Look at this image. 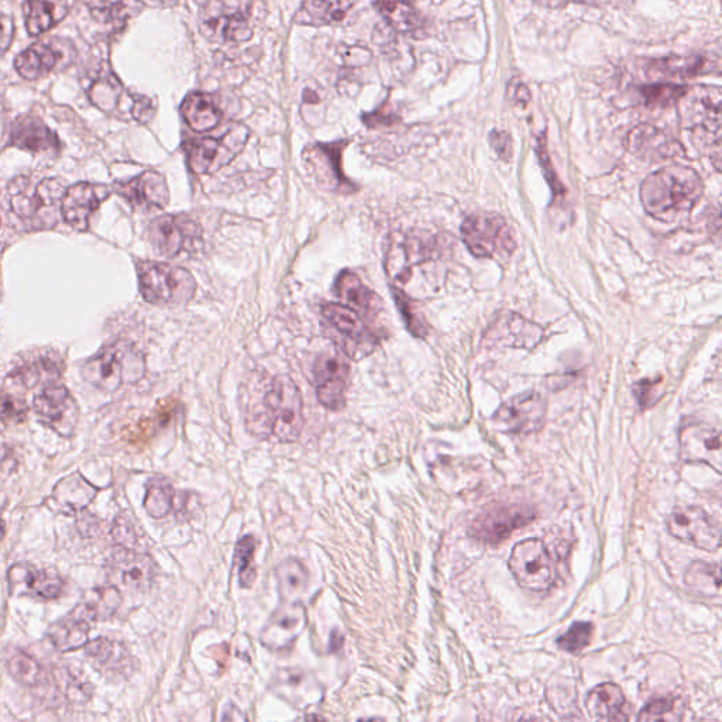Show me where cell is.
I'll return each instance as SVG.
<instances>
[{
    "instance_id": "cell-1",
    "label": "cell",
    "mask_w": 722,
    "mask_h": 722,
    "mask_svg": "<svg viewBox=\"0 0 722 722\" xmlns=\"http://www.w3.org/2000/svg\"><path fill=\"white\" fill-rule=\"evenodd\" d=\"M442 242L429 233L395 237L387 252V273L398 290L415 297H429L439 290L443 260Z\"/></svg>"
},
{
    "instance_id": "cell-2",
    "label": "cell",
    "mask_w": 722,
    "mask_h": 722,
    "mask_svg": "<svg viewBox=\"0 0 722 722\" xmlns=\"http://www.w3.org/2000/svg\"><path fill=\"white\" fill-rule=\"evenodd\" d=\"M247 429L261 438L294 443L305 426L304 401L298 385L288 376L270 381L261 402H252L246 414Z\"/></svg>"
},
{
    "instance_id": "cell-3",
    "label": "cell",
    "mask_w": 722,
    "mask_h": 722,
    "mask_svg": "<svg viewBox=\"0 0 722 722\" xmlns=\"http://www.w3.org/2000/svg\"><path fill=\"white\" fill-rule=\"evenodd\" d=\"M703 192V180L693 168L670 165L645 178L641 185V202L652 218L672 223L693 211Z\"/></svg>"
},
{
    "instance_id": "cell-4",
    "label": "cell",
    "mask_w": 722,
    "mask_h": 722,
    "mask_svg": "<svg viewBox=\"0 0 722 722\" xmlns=\"http://www.w3.org/2000/svg\"><path fill=\"white\" fill-rule=\"evenodd\" d=\"M63 182L55 178L36 181L19 177L9 184L12 211L32 229H51L58 222V213L65 195Z\"/></svg>"
},
{
    "instance_id": "cell-5",
    "label": "cell",
    "mask_w": 722,
    "mask_h": 722,
    "mask_svg": "<svg viewBox=\"0 0 722 722\" xmlns=\"http://www.w3.org/2000/svg\"><path fill=\"white\" fill-rule=\"evenodd\" d=\"M680 103L683 126L693 142L721 168V95L717 88L701 87L687 91Z\"/></svg>"
},
{
    "instance_id": "cell-6",
    "label": "cell",
    "mask_w": 722,
    "mask_h": 722,
    "mask_svg": "<svg viewBox=\"0 0 722 722\" xmlns=\"http://www.w3.org/2000/svg\"><path fill=\"white\" fill-rule=\"evenodd\" d=\"M140 292L149 304L178 307L187 305L197 292V280L185 268L158 263L137 261Z\"/></svg>"
},
{
    "instance_id": "cell-7",
    "label": "cell",
    "mask_w": 722,
    "mask_h": 722,
    "mask_svg": "<svg viewBox=\"0 0 722 722\" xmlns=\"http://www.w3.org/2000/svg\"><path fill=\"white\" fill-rule=\"evenodd\" d=\"M250 139L249 127L232 123L218 137H201L187 143L188 165L195 174H213L232 163Z\"/></svg>"
},
{
    "instance_id": "cell-8",
    "label": "cell",
    "mask_w": 722,
    "mask_h": 722,
    "mask_svg": "<svg viewBox=\"0 0 722 722\" xmlns=\"http://www.w3.org/2000/svg\"><path fill=\"white\" fill-rule=\"evenodd\" d=\"M463 242L477 259H493L514 253V233L503 216L497 213H476L464 220Z\"/></svg>"
},
{
    "instance_id": "cell-9",
    "label": "cell",
    "mask_w": 722,
    "mask_h": 722,
    "mask_svg": "<svg viewBox=\"0 0 722 722\" xmlns=\"http://www.w3.org/2000/svg\"><path fill=\"white\" fill-rule=\"evenodd\" d=\"M508 566L519 586L526 590L541 593L555 581L552 556L539 538L525 539L515 545Z\"/></svg>"
},
{
    "instance_id": "cell-10",
    "label": "cell",
    "mask_w": 722,
    "mask_h": 722,
    "mask_svg": "<svg viewBox=\"0 0 722 722\" xmlns=\"http://www.w3.org/2000/svg\"><path fill=\"white\" fill-rule=\"evenodd\" d=\"M322 315L336 333V342L343 353L353 360H360L376 350L378 338L367 323L353 309L343 304H323Z\"/></svg>"
},
{
    "instance_id": "cell-11",
    "label": "cell",
    "mask_w": 722,
    "mask_h": 722,
    "mask_svg": "<svg viewBox=\"0 0 722 722\" xmlns=\"http://www.w3.org/2000/svg\"><path fill=\"white\" fill-rule=\"evenodd\" d=\"M253 3L211 2L201 10V27L206 36L230 43H243L252 39L250 16Z\"/></svg>"
},
{
    "instance_id": "cell-12",
    "label": "cell",
    "mask_w": 722,
    "mask_h": 722,
    "mask_svg": "<svg viewBox=\"0 0 722 722\" xmlns=\"http://www.w3.org/2000/svg\"><path fill=\"white\" fill-rule=\"evenodd\" d=\"M349 142L316 143L308 146L302 154L309 175L318 182L319 187L328 191L350 194L356 189L353 182L347 180L342 170V156Z\"/></svg>"
},
{
    "instance_id": "cell-13",
    "label": "cell",
    "mask_w": 722,
    "mask_h": 722,
    "mask_svg": "<svg viewBox=\"0 0 722 722\" xmlns=\"http://www.w3.org/2000/svg\"><path fill=\"white\" fill-rule=\"evenodd\" d=\"M668 529L673 538L696 548L715 552L721 548V529L703 508L680 507L669 515Z\"/></svg>"
},
{
    "instance_id": "cell-14",
    "label": "cell",
    "mask_w": 722,
    "mask_h": 722,
    "mask_svg": "<svg viewBox=\"0 0 722 722\" xmlns=\"http://www.w3.org/2000/svg\"><path fill=\"white\" fill-rule=\"evenodd\" d=\"M546 402L535 391L504 402L493 416L495 428L512 435L538 432L545 422Z\"/></svg>"
},
{
    "instance_id": "cell-15",
    "label": "cell",
    "mask_w": 722,
    "mask_h": 722,
    "mask_svg": "<svg viewBox=\"0 0 722 722\" xmlns=\"http://www.w3.org/2000/svg\"><path fill=\"white\" fill-rule=\"evenodd\" d=\"M136 356L129 347L113 345L105 347L82 367V376L99 390L116 391L126 380H139L140 376L130 370L127 360Z\"/></svg>"
},
{
    "instance_id": "cell-16",
    "label": "cell",
    "mask_w": 722,
    "mask_h": 722,
    "mask_svg": "<svg viewBox=\"0 0 722 722\" xmlns=\"http://www.w3.org/2000/svg\"><path fill=\"white\" fill-rule=\"evenodd\" d=\"M312 383L323 407L342 411L346 407L347 387L350 383V366L340 356L322 354L312 367Z\"/></svg>"
},
{
    "instance_id": "cell-17",
    "label": "cell",
    "mask_w": 722,
    "mask_h": 722,
    "mask_svg": "<svg viewBox=\"0 0 722 722\" xmlns=\"http://www.w3.org/2000/svg\"><path fill=\"white\" fill-rule=\"evenodd\" d=\"M108 573L116 589L122 587L134 593H144L153 584L156 565L146 553L120 546L109 560Z\"/></svg>"
},
{
    "instance_id": "cell-18",
    "label": "cell",
    "mask_w": 722,
    "mask_h": 722,
    "mask_svg": "<svg viewBox=\"0 0 722 722\" xmlns=\"http://www.w3.org/2000/svg\"><path fill=\"white\" fill-rule=\"evenodd\" d=\"M535 518V512L522 505H497L474 519L470 532L474 538L488 545L504 541L515 529L522 528Z\"/></svg>"
},
{
    "instance_id": "cell-19",
    "label": "cell",
    "mask_w": 722,
    "mask_h": 722,
    "mask_svg": "<svg viewBox=\"0 0 722 722\" xmlns=\"http://www.w3.org/2000/svg\"><path fill=\"white\" fill-rule=\"evenodd\" d=\"M147 237L157 254L173 259L198 239L199 228L187 216L164 215L150 223Z\"/></svg>"
},
{
    "instance_id": "cell-20",
    "label": "cell",
    "mask_w": 722,
    "mask_h": 722,
    "mask_svg": "<svg viewBox=\"0 0 722 722\" xmlns=\"http://www.w3.org/2000/svg\"><path fill=\"white\" fill-rule=\"evenodd\" d=\"M37 415L63 436H71L78 421V405L70 391L57 383L46 385L34 398Z\"/></svg>"
},
{
    "instance_id": "cell-21",
    "label": "cell",
    "mask_w": 722,
    "mask_h": 722,
    "mask_svg": "<svg viewBox=\"0 0 722 722\" xmlns=\"http://www.w3.org/2000/svg\"><path fill=\"white\" fill-rule=\"evenodd\" d=\"M680 455L684 462L706 463L715 471L722 467L721 433L707 424H686L680 431Z\"/></svg>"
},
{
    "instance_id": "cell-22",
    "label": "cell",
    "mask_w": 722,
    "mask_h": 722,
    "mask_svg": "<svg viewBox=\"0 0 722 722\" xmlns=\"http://www.w3.org/2000/svg\"><path fill=\"white\" fill-rule=\"evenodd\" d=\"M112 194V189L106 185L79 182L65 191L61 215L65 222L79 232L89 229L91 216L98 211L102 202Z\"/></svg>"
},
{
    "instance_id": "cell-23",
    "label": "cell",
    "mask_w": 722,
    "mask_h": 722,
    "mask_svg": "<svg viewBox=\"0 0 722 722\" xmlns=\"http://www.w3.org/2000/svg\"><path fill=\"white\" fill-rule=\"evenodd\" d=\"M113 189L137 211H161L170 204V188L157 171H146L133 180L118 182Z\"/></svg>"
},
{
    "instance_id": "cell-24",
    "label": "cell",
    "mask_w": 722,
    "mask_h": 722,
    "mask_svg": "<svg viewBox=\"0 0 722 722\" xmlns=\"http://www.w3.org/2000/svg\"><path fill=\"white\" fill-rule=\"evenodd\" d=\"M627 146L635 157L649 163H660L684 156L682 144L652 125H641L632 129L627 137Z\"/></svg>"
},
{
    "instance_id": "cell-25",
    "label": "cell",
    "mask_w": 722,
    "mask_h": 722,
    "mask_svg": "<svg viewBox=\"0 0 722 722\" xmlns=\"http://www.w3.org/2000/svg\"><path fill=\"white\" fill-rule=\"evenodd\" d=\"M305 625H307V615L301 604L292 601L281 605L268 620L261 634V642L273 651H283L288 646L294 645Z\"/></svg>"
},
{
    "instance_id": "cell-26",
    "label": "cell",
    "mask_w": 722,
    "mask_h": 722,
    "mask_svg": "<svg viewBox=\"0 0 722 722\" xmlns=\"http://www.w3.org/2000/svg\"><path fill=\"white\" fill-rule=\"evenodd\" d=\"M335 291L338 297L345 301L346 307L353 309L364 322H376L384 311L383 299L370 290L353 271L346 270L339 274Z\"/></svg>"
},
{
    "instance_id": "cell-27",
    "label": "cell",
    "mask_w": 722,
    "mask_h": 722,
    "mask_svg": "<svg viewBox=\"0 0 722 722\" xmlns=\"http://www.w3.org/2000/svg\"><path fill=\"white\" fill-rule=\"evenodd\" d=\"M542 338L541 326L517 314H508L498 319L487 332L488 342L515 349H534Z\"/></svg>"
},
{
    "instance_id": "cell-28",
    "label": "cell",
    "mask_w": 722,
    "mask_h": 722,
    "mask_svg": "<svg viewBox=\"0 0 722 722\" xmlns=\"http://www.w3.org/2000/svg\"><path fill=\"white\" fill-rule=\"evenodd\" d=\"M85 655L96 670L109 677H126L136 668L129 649L109 638H96L88 642Z\"/></svg>"
},
{
    "instance_id": "cell-29",
    "label": "cell",
    "mask_w": 722,
    "mask_h": 722,
    "mask_svg": "<svg viewBox=\"0 0 722 722\" xmlns=\"http://www.w3.org/2000/svg\"><path fill=\"white\" fill-rule=\"evenodd\" d=\"M9 143L17 149L48 153L60 150L57 134L36 116H20L10 129Z\"/></svg>"
},
{
    "instance_id": "cell-30",
    "label": "cell",
    "mask_w": 722,
    "mask_h": 722,
    "mask_svg": "<svg viewBox=\"0 0 722 722\" xmlns=\"http://www.w3.org/2000/svg\"><path fill=\"white\" fill-rule=\"evenodd\" d=\"M586 706L594 722H629L631 707L617 684L603 683L591 690Z\"/></svg>"
},
{
    "instance_id": "cell-31",
    "label": "cell",
    "mask_w": 722,
    "mask_h": 722,
    "mask_svg": "<svg viewBox=\"0 0 722 722\" xmlns=\"http://www.w3.org/2000/svg\"><path fill=\"white\" fill-rule=\"evenodd\" d=\"M9 580L13 587H22L24 593H32L46 600L60 596L64 587L63 579L54 570H40L26 565L13 566Z\"/></svg>"
},
{
    "instance_id": "cell-32",
    "label": "cell",
    "mask_w": 722,
    "mask_h": 722,
    "mask_svg": "<svg viewBox=\"0 0 722 722\" xmlns=\"http://www.w3.org/2000/svg\"><path fill=\"white\" fill-rule=\"evenodd\" d=\"M61 60L67 61L63 48L57 44L37 43L17 55L15 67L23 78L33 81L50 74Z\"/></svg>"
},
{
    "instance_id": "cell-33",
    "label": "cell",
    "mask_w": 722,
    "mask_h": 722,
    "mask_svg": "<svg viewBox=\"0 0 722 722\" xmlns=\"http://www.w3.org/2000/svg\"><path fill=\"white\" fill-rule=\"evenodd\" d=\"M96 493L98 491L91 483H88L81 474L75 473L55 486L51 500L57 511L75 514L84 510L94 500Z\"/></svg>"
},
{
    "instance_id": "cell-34",
    "label": "cell",
    "mask_w": 722,
    "mask_h": 722,
    "mask_svg": "<svg viewBox=\"0 0 722 722\" xmlns=\"http://www.w3.org/2000/svg\"><path fill=\"white\" fill-rule=\"evenodd\" d=\"M181 113L187 125L197 133L211 132L222 119V110L212 96L202 92L189 94L182 102Z\"/></svg>"
},
{
    "instance_id": "cell-35",
    "label": "cell",
    "mask_w": 722,
    "mask_h": 722,
    "mask_svg": "<svg viewBox=\"0 0 722 722\" xmlns=\"http://www.w3.org/2000/svg\"><path fill=\"white\" fill-rule=\"evenodd\" d=\"M122 604V594L115 586L98 587L85 594L84 601L74 614L84 620L108 621Z\"/></svg>"
},
{
    "instance_id": "cell-36",
    "label": "cell",
    "mask_w": 722,
    "mask_h": 722,
    "mask_svg": "<svg viewBox=\"0 0 722 722\" xmlns=\"http://www.w3.org/2000/svg\"><path fill=\"white\" fill-rule=\"evenodd\" d=\"M48 639L61 652L77 651L89 642V622L72 614L67 620L55 622L48 629Z\"/></svg>"
},
{
    "instance_id": "cell-37",
    "label": "cell",
    "mask_w": 722,
    "mask_h": 722,
    "mask_svg": "<svg viewBox=\"0 0 722 722\" xmlns=\"http://www.w3.org/2000/svg\"><path fill=\"white\" fill-rule=\"evenodd\" d=\"M354 2H328V0H309L302 3L295 16V22L305 26H329L342 22Z\"/></svg>"
},
{
    "instance_id": "cell-38",
    "label": "cell",
    "mask_w": 722,
    "mask_h": 722,
    "mask_svg": "<svg viewBox=\"0 0 722 722\" xmlns=\"http://www.w3.org/2000/svg\"><path fill=\"white\" fill-rule=\"evenodd\" d=\"M27 32L32 36L53 29L70 12V5L65 2H29L24 3Z\"/></svg>"
},
{
    "instance_id": "cell-39",
    "label": "cell",
    "mask_w": 722,
    "mask_h": 722,
    "mask_svg": "<svg viewBox=\"0 0 722 722\" xmlns=\"http://www.w3.org/2000/svg\"><path fill=\"white\" fill-rule=\"evenodd\" d=\"M684 581L691 591L700 596H718L721 589L720 565L697 560V562L691 563L687 569Z\"/></svg>"
},
{
    "instance_id": "cell-40",
    "label": "cell",
    "mask_w": 722,
    "mask_h": 722,
    "mask_svg": "<svg viewBox=\"0 0 722 722\" xmlns=\"http://www.w3.org/2000/svg\"><path fill=\"white\" fill-rule=\"evenodd\" d=\"M374 6L397 32L415 34L424 29L421 13L409 3L378 2Z\"/></svg>"
},
{
    "instance_id": "cell-41",
    "label": "cell",
    "mask_w": 722,
    "mask_h": 722,
    "mask_svg": "<svg viewBox=\"0 0 722 722\" xmlns=\"http://www.w3.org/2000/svg\"><path fill=\"white\" fill-rule=\"evenodd\" d=\"M278 590L281 596L292 603L307 590L309 574L307 567L297 559H287L277 567Z\"/></svg>"
},
{
    "instance_id": "cell-42",
    "label": "cell",
    "mask_w": 722,
    "mask_h": 722,
    "mask_svg": "<svg viewBox=\"0 0 722 722\" xmlns=\"http://www.w3.org/2000/svg\"><path fill=\"white\" fill-rule=\"evenodd\" d=\"M63 364L53 356H40L24 364L16 371V376L27 387H36L39 384H54L61 376Z\"/></svg>"
},
{
    "instance_id": "cell-43",
    "label": "cell",
    "mask_w": 722,
    "mask_h": 722,
    "mask_svg": "<svg viewBox=\"0 0 722 722\" xmlns=\"http://www.w3.org/2000/svg\"><path fill=\"white\" fill-rule=\"evenodd\" d=\"M706 68V58L701 57V55H691V57L677 55V57L660 58V60L652 61L651 64V70L669 78L694 77V75L704 74Z\"/></svg>"
},
{
    "instance_id": "cell-44",
    "label": "cell",
    "mask_w": 722,
    "mask_h": 722,
    "mask_svg": "<svg viewBox=\"0 0 722 722\" xmlns=\"http://www.w3.org/2000/svg\"><path fill=\"white\" fill-rule=\"evenodd\" d=\"M175 505V490L173 484L165 479H151L147 483L144 508L150 517L164 518L173 511Z\"/></svg>"
},
{
    "instance_id": "cell-45",
    "label": "cell",
    "mask_w": 722,
    "mask_h": 722,
    "mask_svg": "<svg viewBox=\"0 0 722 722\" xmlns=\"http://www.w3.org/2000/svg\"><path fill=\"white\" fill-rule=\"evenodd\" d=\"M10 675L23 686H37L43 680V668L36 659L22 651H13L6 660Z\"/></svg>"
},
{
    "instance_id": "cell-46",
    "label": "cell",
    "mask_w": 722,
    "mask_h": 722,
    "mask_svg": "<svg viewBox=\"0 0 722 722\" xmlns=\"http://www.w3.org/2000/svg\"><path fill=\"white\" fill-rule=\"evenodd\" d=\"M256 550L257 541L252 535L243 536V538L237 542L235 553L236 567L237 573H239L240 586L244 587V589H250L254 581H256L257 570L256 563H254Z\"/></svg>"
},
{
    "instance_id": "cell-47",
    "label": "cell",
    "mask_w": 722,
    "mask_h": 722,
    "mask_svg": "<svg viewBox=\"0 0 722 722\" xmlns=\"http://www.w3.org/2000/svg\"><path fill=\"white\" fill-rule=\"evenodd\" d=\"M689 88L676 84H651L641 88V95L646 105L652 108H670L677 105Z\"/></svg>"
},
{
    "instance_id": "cell-48",
    "label": "cell",
    "mask_w": 722,
    "mask_h": 722,
    "mask_svg": "<svg viewBox=\"0 0 722 722\" xmlns=\"http://www.w3.org/2000/svg\"><path fill=\"white\" fill-rule=\"evenodd\" d=\"M391 291H393L395 304L400 309L409 332L416 338H424V336L428 335V323H426L424 315L419 312L412 298L398 290V288L393 287Z\"/></svg>"
},
{
    "instance_id": "cell-49",
    "label": "cell",
    "mask_w": 722,
    "mask_h": 722,
    "mask_svg": "<svg viewBox=\"0 0 722 722\" xmlns=\"http://www.w3.org/2000/svg\"><path fill=\"white\" fill-rule=\"evenodd\" d=\"M122 95V87H120L118 79L109 75L96 81L92 87L89 96L92 102L99 108L112 112L119 105V96Z\"/></svg>"
},
{
    "instance_id": "cell-50",
    "label": "cell",
    "mask_w": 722,
    "mask_h": 722,
    "mask_svg": "<svg viewBox=\"0 0 722 722\" xmlns=\"http://www.w3.org/2000/svg\"><path fill=\"white\" fill-rule=\"evenodd\" d=\"M680 710L676 699H656L646 704L636 722H679Z\"/></svg>"
},
{
    "instance_id": "cell-51",
    "label": "cell",
    "mask_w": 722,
    "mask_h": 722,
    "mask_svg": "<svg viewBox=\"0 0 722 722\" xmlns=\"http://www.w3.org/2000/svg\"><path fill=\"white\" fill-rule=\"evenodd\" d=\"M593 636V625L590 622H574L567 632L560 636L558 645L563 651L576 653L589 646Z\"/></svg>"
},
{
    "instance_id": "cell-52",
    "label": "cell",
    "mask_w": 722,
    "mask_h": 722,
    "mask_svg": "<svg viewBox=\"0 0 722 722\" xmlns=\"http://www.w3.org/2000/svg\"><path fill=\"white\" fill-rule=\"evenodd\" d=\"M27 412L29 409L24 400L9 394L0 397V421L6 425L22 424L26 421Z\"/></svg>"
},
{
    "instance_id": "cell-53",
    "label": "cell",
    "mask_w": 722,
    "mask_h": 722,
    "mask_svg": "<svg viewBox=\"0 0 722 722\" xmlns=\"http://www.w3.org/2000/svg\"><path fill=\"white\" fill-rule=\"evenodd\" d=\"M491 147L497 156L504 161H510L512 157V139L510 133L494 130L490 134Z\"/></svg>"
},
{
    "instance_id": "cell-54",
    "label": "cell",
    "mask_w": 722,
    "mask_h": 722,
    "mask_svg": "<svg viewBox=\"0 0 722 722\" xmlns=\"http://www.w3.org/2000/svg\"><path fill=\"white\" fill-rule=\"evenodd\" d=\"M113 535L116 541L122 545V548L133 549L132 546L136 542V532L133 525L125 518H119L113 528Z\"/></svg>"
},
{
    "instance_id": "cell-55",
    "label": "cell",
    "mask_w": 722,
    "mask_h": 722,
    "mask_svg": "<svg viewBox=\"0 0 722 722\" xmlns=\"http://www.w3.org/2000/svg\"><path fill=\"white\" fill-rule=\"evenodd\" d=\"M660 384V380L658 381H641L638 385L635 387V394L636 398H638L639 404H641L642 408H649L652 407V401L651 398H649V394H652V397H655L656 400H658V397H656V391H658Z\"/></svg>"
},
{
    "instance_id": "cell-56",
    "label": "cell",
    "mask_w": 722,
    "mask_h": 722,
    "mask_svg": "<svg viewBox=\"0 0 722 722\" xmlns=\"http://www.w3.org/2000/svg\"><path fill=\"white\" fill-rule=\"evenodd\" d=\"M15 37V22L12 17L0 15V55L5 54Z\"/></svg>"
},
{
    "instance_id": "cell-57",
    "label": "cell",
    "mask_w": 722,
    "mask_h": 722,
    "mask_svg": "<svg viewBox=\"0 0 722 722\" xmlns=\"http://www.w3.org/2000/svg\"><path fill=\"white\" fill-rule=\"evenodd\" d=\"M220 722H247V720L246 715L242 713L240 708L233 706V704H228V706L223 708Z\"/></svg>"
},
{
    "instance_id": "cell-58",
    "label": "cell",
    "mask_w": 722,
    "mask_h": 722,
    "mask_svg": "<svg viewBox=\"0 0 722 722\" xmlns=\"http://www.w3.org/2000/svg\"><path fill=\"white\" fill-rule=\"evenodd\" d=\"M529 98H531V96H529L528 88H526L524 84H521V82H519V84L517 85V91H515V99H517L518 103L526 105V103H528L529 101Z\"/></svg>"
},
{
    "instance_id": "cell-59",
    "label": "cell",
    "mask_w": 722,
    "mask_h": 722,
    "mask_svg": "<svg viewBox=\"0 0 722 722\" xmlns=\"http://www.w3.org/2000/svg\"><path fill=\"white\" fill-rule=\"evenodd\" d=\"M343 646V636L338 631L333 632L330 636V651L338 652Z\"/></svg>"
},
{
    "instance_id": "cell-60",
    "label": "cell",
    "mask_w": 722,
    "mask_h": 722,
    "mask_svg": "<svg viewBox=\"0 0 722 722\" xmlns=\"http://www.w3.org/2000/svg\"><path fill=\"white\" fill-rule=\"evenodd\" d=\"M305 721H307V722H328L325 720V718L321 717V715H318V714H308L307 717H305Z\"/></svg>"
},
{
    "instance_id": "cell-61",
    "label": "cell",
    "mask_w": 722,
    "mask_h": 722,
    "mask_svg": "<svg viewBox=\"0 0 722 722\" xmlns=\"http://www.w3.org/2000/svg\"><path fill=\"white\" fill-rule=\"evenodd\" d=\"M5 532H6L5 522H3V519L0 518V541H2L3 536H5Z\"/></svg>"
},
{
    "instance_id": "cell-62",
    "label": "cell",
    "mask_w": 722,
    "mask_h": 722,
    "mask_svg": "<svg viewBox=\"0 0 722 722\" xmlns=\"http://www.w3.org/2000/svg\"><path fill=\"white\" fill-rule=\"evenodd\" d=\"M359 722H385L381 718H369V720H360Z\"/></svg>"
},
{
    "instance_id": "cell-63",
    "label": "cell",
    "mask_w": 722,
    "mask_h": 722,
    "mask_svg": "<svg viewBox=\"0 0 722 722\" xmlns=\"http://www.w3.org/2000/svg\"><path fill=\"white\" fill-rule=\"evenodd\" d=\"M521 722H539L534 720V718H525V720H522Z\"/></svg>"
}]
</instances>
